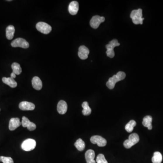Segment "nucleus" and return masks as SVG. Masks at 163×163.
I'll list each match as a JSON object with an SVG mask.
<instances>
[{
    "label": "nucleus",
    "instance_id": "nucleus-9",
    "mask_svg": "<svg viewBox=\"0 0 163 163\" xmlns=\"http://www.w3.org/2000/svg\"><path fill=\"white\" fill-rule=\"evenodd\" d=\"M105 20V17L99 16H95L92 18L90 21L91 27L94 29H97L100 24L104 22Z\"/></svg>",
    "mask_w": 163,
    "mask_h": 163
},
{
    "label": "nucleus",
    "instance_id": "nucleus-15",
    "mask_svg": "<svg viewBox=\"0 0 163 163\" xmlns=\"http://www.w3.org/2000/svg\"><path fill=\"white\" fill-rule=\"evenodd\" d=\"M87 163H96L94 160L95 157V153L92 150H88L86 151L85 155Z\"/></svg>",
    "mask_w": 163,
    "mask_h": 163
},
{
    "label": "nucleus",
    "instance_id": "nucleus-8",
    "mask_svg": "<svg viewBox=\"0 0 163 163\" xmlns=\"http://www.w3.org/2000/svg\"><path fill=\"white\" fill-rule=\"evenodd\" d=\"M90 141L93 144H97L99 147H104L107 143L106 140L99 135H94L91 137Z\"/></svg>",
    "mask_w": 163,
    "mask_h": 163
},
{
    "label": "nucleus",
    "instance_id": "nucleus-2",
    "mask_svg": "<svg viewBox=\"0 0 163 163\" xmlns=\"http://www.w3.org/2000/svg\"><path fill=\"white\" fill-rule=\"evenodd\" d=\"M130 17L135 24H143V21L144 20V18H142V9H139L132 11Z\"/></svg>",
    "mask_w": 163,
    "mask_h": 163
},
{
    "label": "nucleus",
    "instance_id": "nucleus-13",
    "mask_svg": "<svg viewBox=\"0 0 163 163\" xmlns=\"http://www.w3.org/2000/svg\"><path fill=\"white\" fill-rule=\"evenodd\" d=\"M21 123L19 118H12L9 122V128L10 131L15 130L16 128L20 126Z\"/></svg>",
    "mask_w": 163,
    "mask_h": 163
},
{
    "label": "nucleus",
    "instance_id": "nucleus-5",
    "mask_svg": "<svg viewBox=\"0 0 163 163\" xmlns=\"http://www.w3.org/2000/svg\"><path fill=\"white\" fill-rule=\"evenodd\" d=\"M36 145V141L35 140L28 139L23 141L21 144V148L25 151H30L34 149Z\"/></svg>",
    "mask_w": 163,
    "mask_h": 163
},
{
    "label": "nucleus",
    "instance_id": "nucleus-26",
    "mask_svg": "<svg viewBox=\"0 0 163 163\" xmlns=\"http://www.w3.org/2000/svg\"><path fill=\"white\" fill-rule=\"evenodd\" d=\"M97 163H108L107 160L105 159V156L103 154H100L97 155L96 159Z\"/></svg>",
    "mask_w": 163,
    "mask_h": 163
},
{
    "label": "nucleus",
    "instance_id": "nucleus-12",
    "mask_svg": "<svg viewBox=\"0 0 163 163\" xmlns=\"http://www.w3.org/2000/svg\"><path fill=\"white\" fill-rule=\"evenodd\" d=\"M19 108L22 111H32L35 108V105L31 102L23 101L19 104Z\"/></svg>",
    "mask_w": 163,
    "mask_h": 163
},
{
    "label": "nucleus",
    "instance_id": "nucleus-10",
    "mask_svg": "<svg viewBox=\"0 0 163 163\" xmlns=\"http://www.w3.org/2000/svg\"><path fill=\"white\" fill-rule=\"evenodd\" d=\"M21 124L23 127H27L28 130L33 131L36 128V125L33 122H31L25 116L22 117Z\"/></svg>",
    "mask_w": 163,
    "mask_h": 163
},
{
    "label": "nucleus",
    "instance_id": "nucleus-28",
    "mask_svg": "<svg viewBox=\"0 0 163 163\" xmlns=\"http://www.w3.org/2000/svg\"><path fill=\"white\" fill-rule=\"evenodd\" d=\"M16 74L12 72L11 74V78L14 79V78H16Z\"/></svg>",
    "mask_w": 163,
    "mask_h": 163
},
{
    "label": "nucleus",
    "instance_id": "nucleus-24",
    "mask_svg": "<svg viewBox=\"0 0 163 163\" xmlns=\"http://www.w3.org/2000/svg\"><path fill=\"white\" fill-rule=\"evenodd\" d=\"M11 68H12L13 72L16 75H20L22 72V69L20 67V65L17 63H14L11 65Z\"/></svg>",
    "mask_w": 163,
    "mask_h": 163
},
{
    "label": "nucleus",
    "instance_id": "nucleus-16",
    "mask_svg": "<svg viewBox=\"0 0 163 163\" xmlns=\"http://www.w3.org/2000/svg\"><path fill=\"white\" fill-rule=\"evenodd\" d=\"M68 109V105L66 102L61 100L59 102L57 105V111L59 114H64L67 112Z\"/></svg>",
    "mask_w": 163,
    "mask_h": 163
},
{
    "label": "nucleus",
    "instance_id": "nucleus-6",
    "mask_svg": "<svg viewBox=\"0 0 163 163\" xmlns=\"http://www.w3.org/2000/svg\"><path fill=\"white\" fill-rule=\"evenodd\" d=\"M38 31L44 34H48L52 30V27L49 25L44 22H39L36 25Z\"/></svg>",
    "mask_w": 163,
    "mask_h": 163
},
{
    "label": "nucleus",
    "instance_id": "nucleus-29",
    "mask_svg": "<svg viewBox=\"0 0 163 163\" xmlns=\"http://www.w3.org/2000/svg\"><path fill=\"white\" fill-rule=\"evenodd\" d=\"M0 110H1V109H0Z\"/></svg>",
    "mask_w": 163,
    "mask_h": 163
},
{
    "label": "nucleus",
    "instance_id": "nucleus-23",
    "mask_svg": "<svg viewBox=\"0 0 163 163\" xmlns=\"http://www.w3.org/2000/svg\"><path fill=\"white\" fill-rule=\"evenodd\" d=\"M74 145L78 150L80 151H83L85 149V142L82 139H78L75 142Z\"/></svg>",
    "mask_w": 163,
    "mask_h": 163
},
{
    "label": "nucleus",
    "instance_id": "nucleus-19",
    "mask_svg": "<svg viewBox=\"0 0 163 163\" xmlns=\"http://www.w3.org/2000/svg\"><path fill=\"white\" fill-rule=\"evenodd\" d=\"M152 117L150 116H146L143 118L142 124L145 127L148 128V130H151L152 129Z\"/></svg>",
    "mask_w": 163,
    "mask_h": 163
},
{
    "label": "nucleus",
    "instance_id": "nucleus-21",
    "mask_svg": "<svg viewBox=\"0 0 163 163\" xmlns=\"http://www.w3.org/2000/svg\"><path fill=\"white\" fill-rule=\"evenodd\" d=\"M163 159L162 154L159 152L156 151L154 153V155L152 158L153 163H161Z\"/></svg>",
    "mask_w": 163,
    "mask_h": 163
},
{
    "label": "nucleus",
    "instance_id": "nucleus-7",
    "mask_svg": "<svg viewBox=\"0 0 163 163\" xmlns=\"http://www.w3.org/2000/svg\"><path fill=\"white\" fill-rule=\"evenodd\" d=\"M11 45L13 47H21L22 48L27 49L29 47V44L25 40L19 38L13 40L11 42Z\"/></svg>",
    "mask_w": 163,
    "mask_h": 163
},
{
    "label": "nucleus",
    "instance_id": "nucleus-11",
    "mask_svg": "<svg viewBox=\"0 0 163 163\" xmlns=\"http://www.w3.org/2000/svg\"><path fill=\"white\" fill-rule=\"evenodd\" d=\"M89 54V50L87 47L82 45L80 46L78 49V57L81 59L84 60L87 59L88 58V55Z\"/></svg>",
    "mask_w": 163,
    "mask_h": 163
},
{
    "label": "nucleus",
    "instance_id": "nucleus-14",
    "mask_svg": "<svg viewBox=\"0 0 163 163\" xmlns=\"http://www.w3.org/2000/svg\"><path fill=\"white\" fill-rule=\"evenodd\" d=\"M79 10V4L76 1H73L69 4L68 11L72 15H75L77 14Z\"/></svg>",
    "mask_w": 163,
    "mask_h": 163
},
{
    "label": "nucleus",
    "instance_id": "nucleus-18",
    "mask_svg": "<svg viewBox=\"0 0 163 163\" xmlns=\"http://www.w3.org/2000/svg\"><path fill=\"white\" fill-rule=\"evenodd\" d=\"M2 80L4 83L7 84L12 88H15L17 86V83L16 81L11 78L3 77Z\"/></svg>",
    "mask_w": 163,
    "mask_h": 163
},
{
    "label": "nucleus",
    "instance_id": "nucleus-3",
    "mask_svg": "<svg viewBox=\"0 0 163 163\" xmlns=\"http://www.w3.org/2000/svg\"><path fill=\"white\" fill-rule=\"evenodd\" d=\"M140 140L139 135L136 133H132L129 135L128 140L124 141L123 145L126 149H130L138 143Z\"/></svg>",
    "mask_w": 163,
    "mask_h": 163
},
{
    "label": "nucleus",
    "instance_id": "nucleus-20",
    "mask_svg": "<svg viewBox=\"0 0 163 163\" xmlns=\"http://www.w3.org/2000/svg\"><path fill=\"white\" fill-rule=\"evenodd\" d=\"M15 32V27L13 25H10L6 29V37L7 39L11 40L13 39Z\"/></svg>",
    "mask_w": 163,
    "mask_h": 163
},
{
    "label": "nucleus",
    "instance_id": "nucleus-22",
    "mask_svg": "<svg viewBox=\"0 0 163 163\" xmlns=\"http://www.w3.org/2000/svg\"><path fill=\"white\" fill-rule=\"evenodd\" d=\"M82 106L83 108V110L82 111L83 115L84 116H88L90 115L92 112V110L89 106L88 102H84L83 103Z\"/></svg>",
    "mask_w": 163,
    "mask_h": 163
},
{
    "label": "nucleus",
    "instance_id": "nucleus-27",
    "mask_svg": "<svg viewBox=\"0 0 163 163\" xmlns=\"http://www.w3.org/2000/svg\"><path fill=\"white\" fill-rule=\"evenodd\" d=\"M0 161L3 162V163H14V161L11 157L5 156L0 157Z\"/></svg>",
    "mask_w": 163,
    "mask_h": 163
},
{
    "label": "nucleus",
    "instance_id": "nucleus-25",
    "mask_svg": "<svg viewBox=\"0 0 163 163\" xmlns=\"http://www.w3.org/2000/svg\"><path fill=\"white\" fill-rule=\"evenodd\" d=\"M136 125V122L134 120L129 121L125 126V129L127 132L131 133L133 131L134 127Z\"/></svg>",
    "mask_w": 163,
    "mask_h": 163
},
{
    "label": "nucleus",
    "instance_id": "nucleus-1",
    "mask_svg": "<svg viewBox=\"0 0 163 163\" xmlns=\"http://www.w3.org/2000/svg\"><path fill=\"white\" fill-rule=\"evenodd\" d=\"M126 73L120 71L116 75H113L112 77L110 78L107 83V87L110 89H112L115 87V84L119 81L123 80L125 78Z\"/></svg>",
    "mask_w": 163,
    "mask_h": 163
},
{
    "label": "nucleus",
    "instance_id": "nucleus-4",
    "mask_svg": "<svg viewBox=\"0 0 163 163\" xmlns=\"http://www.w3.org/2000/svg\"><path fill=\"white\" fill-rule=\"evenodd\" d=\"M120 44L118 43V40L116 39L113 40L109 42L108 44L106 45L107 50L106 51V54L107 56L110 58H112L115 56V52L114 51V49L116 46H119Z\"/></svg>",
    "mask_w": 163,
    "mask_h": 163
},
{
    "label": "nucleus",
    "instance_id": "nucleus-17",
    "mask_svg": "<svg viewBox=\"0 0 163 163\" xmlns=\"http://www.w3.org/2000/svg\"><path fill=\"white\" fill-rule=\"evenodd\" d=\"M33 87L37 90H41L42 87V83L41 79L38 77H34L32 80Z\"/></svg>",
    "mask_w": 163,
    "mask_h": 163
}]
</instances>
